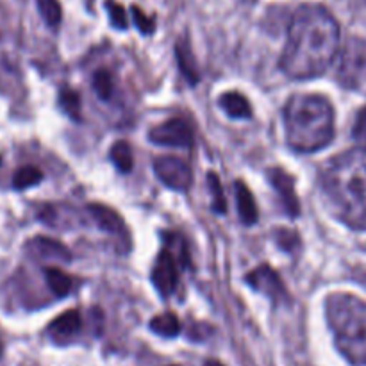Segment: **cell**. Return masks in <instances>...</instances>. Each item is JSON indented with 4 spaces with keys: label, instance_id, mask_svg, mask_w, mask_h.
I'll return each instance as SVG.
<instances>
[{
    "label": "cell",
    "instance_id": "8992f818",
    "mask_svg": "<svg viewBox=\"0 0 366 366\" xmlns=\"http://www.w3.org/2000/svg\"><path fill=\"white\" fill-rule=\"evenodd\" d=\"M154 172L164 186L175 192H184L192 184V168L179 157H157L154 161Z\"/></svg>",
    "mask_w": 366,
    "mask_h": 366
},
{
    "label": "cell",
    "instance_id": "cb8c5ba5",
    "mask_svg": "<svg viewBox=\"0 0 366 366\" xmlns=\"http://www.w3.org/2000/svg\"><path fill=\"white\" fill-rule=\"evenodd\" d=\"M207 181H209V189L211 195H213V202H211V207H213L214 213L224 214L227 211V202H225L224 189H222L220 179H218L217 174L207 175Z\"/></svg>",
    "mask_w": 366,
    "mask_h": 366
},
{
    "label": "cell",
    "instance_id": "83f0119b",
    "mask_svg": "<svg viewBox=\"0 0 366 366\" xmlns=\"http://www.w3.org/2000/svg\"><path fill=\"white\" fill-rule=\"evenodd\" d=\"M206 366H224V365H222V363H220V361H214V360H209V361H207V363H206Z\"/></svg>",
    "mask_w": 366,
    "mask_h": 366
},
{
    "label": "cell",
    "instance_id": "d6986e66",
    "mask_svg": "<svg viewBox=\"0 0 366 366\" xmlns=\"http://www.w3.org/2000/svg\"><path fill=\"white\" fill-rule=\"evenodd\" d=\"M43 179V172L39 170L38 167H32V164H27V167L18 168L16 174L13 175V188L14 189H27L31 186H36Z\"/></svg>",
    "mask_w": 366,
    "mask_h": 366
},
{
    "label": "cell",
    "instance_id": "e0dca14e",
    "mask_svg": "<svg viewBox=\"0 0 366 366\" xmlns=\"http://www.w3.org/2000/svg\"><path fill=\"white\" fill-rule=\"evenodd\" d=\"M150 329H152L156 335L164 336V338H174L181 331V322L175 317L174 313H163L157 315L150 322Z\"/></svg>",
    "mask_w": 366,
    "mask_h": 366
},
{
    "label": "cell",
    "instance_id": "ac0fdd59",
    "mask_svg": "<svg viewBox=\"0 0 366 366\" xmlns=\"http://www.w3.org/2000/svg\"><path fill=\"white\" fill-rule=\"evenodd\" d=\"M111 161H113L114 167L122 172V174H129L132 170V150L129 147V143L118 142L111 147L109 152Z\"/></svg>",
    "mask_w": 366,
    "mask_h": 366
},
{
    "label": "cell",
    "instance_id": "30bf717a",
    "mask_svg": "<svg viewBox=\"0 0 366 366\" xmlns=\"http://www.w3.org/2000/svg\"><path fill=\"white\" fill-rule=\"evenodd\" d=\"M268 177H270L272 186H274V189L277 192L286 213H288L292 218L299 217L300 204H299V199H297L295 181H293L292 175H290L286 170H282V168L275 167L268 172Z\"/></svg>",
    "mask_w": 366,
    "mask_h": 366
},
{
    "label": "cell",
    "instance_id": "4fadbf2b",
    "mask_svg": "<svg viewBox=\"0 0 366 366\" xmlns=\"http://www.w3.org/2000/svg\"><path fill=\"white\" fill-rule=\"evenodd\" d=\"M81 315L77 310L64 311L63 315L56 318L52 324L49 325V335L52 336L56 342H68L74 336H77V332L81 331Z\"/></svg>",
    "mask_w": 366,
    "mask_h": 366
},
{
    "label": "cell",
    "instance_id": "6da1fadb",
    "mask_svg": "<svg viewBox=\"0 0 366 366\" xmlns=\"http://www.w3.org/2000/svg\"><path fill=\"white\" fill-rule=\"evenodd\" d=\"M340 25L331 11L304 4L293 13L281 68L290 79H313L324 74L338 56Z\"/></svg>",
    "mask_w": 366,
    "mask_h": 366
},
{
    "label": "cell",
    "instance_id": "d4e9b609",
    "mask_svg": "<svg viewBox=\"0 0 366 366\" xmlns=\"http://www.w3.org/2000/svg\"><path fill=\"white\" fill-rule=\"evenodd\" d=\"M106 7H107V13H109L111 24H113L114 27L117 29H127L129 27L127 14H125V9L120 6V4H117L114 0H107Z\"/></svg>",
    "mask_w": 366,
    "mask_h": 366
},
{
    "label": "cell",
    "instance_id": "7402d4cb",
    "mask_svg": "<svg viewBox=\"0 0 366 366\" xmlns=\"http://www.w3.org/2000/svg\"><path fill=\"white\" fill-rule=\"evenodd\" d=\"M59 107L71 120H81V99L74 89H63L59 93Z\"/></svg>",
    "mask_w": 366,
    "mask_h": 366
},
{
    "label": "cell",
    "instance_id": "52a82bcc",
    "mask_svg": "<svg viewBox=\"0 0 366 366\" xmlns=\"http://www.w3.org/2000/svg\"><path fill=\"white\" fill-rule=\"evenodd\" d=\"M152 282L163 297H170L179 285V263L172 249L161 250L152 270Z\"/></svg>",
    "mask_w": 366,
    "mask_h": 366
},
{
    "label": "cell",
    "instance_id": "2e32d148",
    "mask_svg": "<svg viewBox=\"0 0 366 366\" xmlns=\"http://www.w3.org/2000/svg\"><path fill=\"white\" fill-rule=\"evenodd\" d=\"M45 281H46V285H49V288L52 290L54 295L59 297V299L66 297L68 293L74 290V279H71L66 272H63L61 268H57V267L46 268Z\"/></svg>",
    "mask_w": 366,
    "mask_h": 366
},
{
    "label": "cell",
    "instance_id": "f1b7e54d",
    "mask_svg": "<svg viewBox=\"0 0 366 366\" xmlns=\"http://www.w3.org/2000/svg\"><path fill=\"white\" fill-rule=\"evenodd\" d=\"M2 350H4V345H2V340H0V356H2Z\"/></svg>",
    "mask_w": 366,
    "mask_h": 366
},
{
    "label": "cell",
    "instance_id": "7a4b0ae2",
    "mask_svg": "<svg viewBox=\"0 0 366 366\" xmlns=\"http://www.w3.org/2000/svg\"><path fill=\"white\" fill-rule=\"evenodd\" d=\"M329 209L356 231H366V149H354L329 161L322 172Z\"/></svg>",
    "mask_w": 366,
    "mask_h": 366
},
{
    "label": "cell",
    "instance_id": "4316f807",
    "mask_svg": "<svg viewBox=\"0 0 366 366\" xmlns=\"http://www.w3.org/2000/svg\"><path fill=\"white\" fill-rule=\"evenodd\" d=\"M352 134L354 138H356V142L360 143L361 149H366V107H363V109L360 111V114H357Z\"/></svg>",
    "mask_w": 366,
    "mask_h": 366
},
{
    "label": "cell",
    "instance_id": "9c48e42d",
    "mask_svg": "<svg viewBox=\"0 0 366 366\" xmlns=\"http://www.w3.org/2000/svg\"><path fill=\"white\" fill-rule=\"evenodd\" d=\"M88 213L92 214L93 220L97 222V225H99L102 231H106L107 234H111L118 243H120L118 249L127 250L125 243H129V232L127 227H125V222L122 220V217L117 211L111 209V207L107 206H102V204H89Z\"/></svg>",
    "mask_w": 366,
    "mask_h": 366
},
{
    "label": "cell",
    "instance_id": "8fae6325",
    "mask_svg": "<svg viewBox=\"0 0 366 366\" xmlns=\"http://www.w3.org/2000/svg\"><path fill=\"white\" fill-rule=\"evenodd\" d=\"M245 281L249 282L254 290L264 293V295H268L274 300H285L286 297H288L285 285H282L277 272H275L272 267H267V264H263V267L250 272V274L245 277Z\"/></svg>",
    "mask_w": 366,
    "mask_h": 366
},
{
    "label": "cell",
    "instance_id": "484cf974",
    "mask_svg": "<svg viewBox=\"0 0 366 366\" xmlns=\"http://www.w3.org/2000/svg\"><path fill=\"white\" fill-rule=\"evenodd\" d=\"M132 18H134V24L136 27L139 29V32L143 34H152L154 29H156V24L150 16H147L145 11L139 9L138 6H132Z\"/></svg>",
    "mask_w": 366,
    "mask_h": 366
},
{
    "label": "cell",
    "instance_id": "277c9868",
    "mask_svg": "<svg viewBox=\"0 0 366 366\" xmlns=\"http://www.w3.org/2000/svg\"><path fill=\"white\" fill-rule=\"evenodd\" d=\"M325 315L340 352L352 365L366 366V302L350 293H332Z\"/></svg>",
    "mask_w": 366,
    "mask_h": 366
},
{
    "label": "cell",
    "instance_id": "3957f363",
    "mask_svg": "<svg viewBox=\"0 0 366 366\" xmlns=\"http://www.w3.org/2000/svg\"><path fill=\"white\" fill-rule=\"evenodd\" d=\"M282 118L286 142L295 152H317L335 138V109L322 95H293L286 102Z\"/></svg>",
    "mask_w": 366,
    "mask_h": 366
},
{
    "label": "cell",
    "instance_id": "ba28073f",
    "mask_svg": "<svg viewBox=\"0 0 366 366\" xmlns=\"http://www.w3.org/2000/svg\"><path fill=\"white\" fill-rule=\"evenodd\" d=\"M149 138L156 145L189 147L193 143V132L184 120L172 118V120L156 125L149 132Z\"/></svg>",
    "mask_w": 366,
    "mask_h": 366
},
{
    "label": "cell",
    "instance_id": "44dd1931",
    "mask_svg": "<svg viewBox=\"0 0 366 366\" xmlns=\"http://www.w3.org/2000/svg\"><path fill=\"white\" fill-rule=\"evenodd\" d=\"M113 75L107 70H97L93 74L92 88L97 93V97L102 100H109L113 97Z\"/></svg>",
    "mask_w": 366,
    "mask_h": 366
},
{
    "label": "cell",
    "instance_id": "603a6c76",
    "mask_svg": "<svg viewBox=\"0 0 366 366\" xmlns=\"http://www.w3.org/2000/svg\"><path fill=\"white\" fill-rule=\"evenodd\" d=\"M38 2V9L41 13L43 20L50 25V27H57L61 21V6L57 0H36Z\"/></svg>",
    "mask_w": 366,
    "mask_h": 366
},
{
    "label": "cell",
    "instance_id": "5b68a950",
    "mask_svg": "<svg viewBox=\"0 0 366 366\" xmlns=\"http://www.w3.org/2000/svg\"><path fill=\"white\" fill-rule=\"evenodd\" d=\"M338 81L350 89L366 86V39L350 38L345 43L340 56Z\"/></svg>",
    "mask_w": 366,
    "mask_h": 366
},
{
    "label": "cell",
    "instance_id": "5bb4252c",
    "mask_svg": "<svg viewBox=\"0 0 366 366\" xmlns=\"http://www.w3.org/2000/svg\"><path fill=\"white\" fill-rule=\"evenodd\" d=\"M234 192H236V204H238L239 218H242L245 225H254L257 222V218H259V213H257L256 200H254V195L250 193L249 186H247L243 181H236Z\"/></svg>",
    "mask_w": 366,
    "mask_h": 366
},
{
    "label": "cell",
    "instance_id": "ffe728a7",
    "mask_svg": "<svg viewBox=\"0 0 366 366\" xmlns=\"http://www.w3.org/2000/svg\"><path fill=\"white\" fill-rule=\"evenodd\" d=\"M177 61L179 66H181V71L184 74V77L188 79L192 84H195L199 81V74H197V63L192 56V50L186 45L184 41H181L177 45Z\"/></svg>",
    "mask_w": 366,
    "mask_h": 366
},
{
    "label": "cell",
    "instance_id": "7c38bea8",
    "mask_svg": "<svg viewBox=\"0 0 366 366\" xmlns=\"http://www.w3.org/2000/svg\"><path fill=\"white\" fill-rule=\"evenodd\" d=\"M27 250L32 256L39 257V259H52V261H61V263H68L71 259L70 252H68L66 247L59 242H54L50 238H32L29 242Z\"/></svg>",
    "mask_w": 366,
    "mask_h": 366
},
{
    "label": "cell",
    "instance_id": "9a60e30c",
    "mask_svg": "<svg viewBox=\"0 0 366 366\" xmlns=\"http://www.w3.org/2000/svg\"><path fill=\"white\" fill-rule=\"evenodd\" d=\"M220 106L225 113L231 118H238V120H245V118L252 117V107L250 102L236 92H227L220 97Z\"/></svg>",
    "mask_w": 366,
    "mask_h": 366
}]
</instances>
